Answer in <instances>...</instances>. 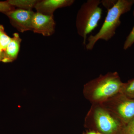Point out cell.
<instances>
[{
  "mask_svg": "<svg viewBox=\"0 0 134 134\" xmlns=\"http://www.w3.org/2000/svg\"><path fill=\"white\" fill-rule=\"evenodd\" d=\"M134 1L118 0L112 8L108 10L103 25L98 32L91 35L85 46L86 50H92L97 42L100 40L108 41L115 35L116 29L121 23V15L131 9Z\"/></svg>",
  "mask_w": 134,
  "mask_h": 134,
  "instance_id": "cell-1",
  "label": "cell"
},
{
  "mask_svg": "<svg viewBox=\"0 0 134 134\" xmlns=\"http://www.w3.org/2000/svg\"><path fill=\"white\" fill-rule=\"evenodd\" d=\"M100 0H88L79 9L76 18L77 32L83 39V44L86 45L87 36L98 25L102 17V9Z\"/></svg>",
  "mask_w": 134,
  "mask_h": 134,
  "instance_id": "cell-2",
  "label": "cell"
},
{
  "mask_svg": "<svg viewBox=\"0 0 134 134\" xmlns=\"http://www.w3.org/2000/svg\"><path fill=\"white\" fill-rule=\"evenodd\" d=\"M125 84L121 81L116 72L101 75L87 85L91 89L93 100L101 101L112 97L121 91Z\"/></svg>",
  "mask_w": 134,
  "mask_h": 134,
  "instance_id": "cell-3",
  "label": "cell"
},
{
  "mask_svg": "<svg viewBox=\"0 0 134 134\" xmlns=\"http://www.w3.org/2000/svg\"><path fill=\"white\" fill-rule=\"evenodd\" d=\"M34 13L32 10L17 9L5 13L11 25L21 32L32 31V21Z\"/></svg>",
  "mask_w": 134,
  "mask_h": 134,
  "instance_id": "cell-4",
  "label": "cell"
},
{
  "mask_svg": "<svg viewBox=\"0 0 134 134\" xmlns=\"http://www.w3.org/2000/svg\"><path fill=\"white\" fill-rule=\"evenodd\" d=\"M53 15L34 13L32 21V31L44 36H50L55 32V24Z\"/></svg>",
  "mask_w": 134,
  "mask_h": 134,
  "instance_id": "cell-5",
  "label": "cell"
},
{
  "mask_svg": "<svg viewBox=\"0 0 134 134\" xmlns=\"http://www.w3.org/2000/svg\"><path fill=\"white\" fill-rule=\"evenodd\" d=\"M94 118L98 128L104 133H113L119 126L118 121L103 108H98L96 110Z\"/></svg>",
  "mask_w": 134,
  "mask_h": 134,
  "instance_id": "cell-6",
  "label": "cell"
},
{
  "mask_svg": "<svg viewBox=\"0 0 134 134\" xmlns=\"http://www.w3.org/2000/svg\"><path fill=\"white\" fill-rule=\"evenodd\" d=\"M74 0H42L38 1L35 6L37 12L47 15H53L58 9L71 6L74 2Z\"/></svg>",
  "mask_w": 134,
  "mask_h": 134,
  "instance_id": "cell-7",
  "label": "cell"
},
{
  "mask_svg": "<svg viewBox=\"0 0 134 134\" xmlns=\"http://www.w3.org/2000/svg\"><path fill=\"white\" fill-rule=\"evenodd\" d=\"M21 41V39L18 33L13 34L11 41L4 52V57L2 62L8 63L13 62L16 59L19 53Z\"/></svg>",
  "mask_w": 134,
  "mask_h": 134,
  "instance_id": "cell-8",
  "label": "cell"
},
{
  "mask_svg": "<svg viewBox=\"0 0 134 134\" xmlns=\"http://www.w3.org/2000/svg\"><path fill=\"white\" fill-rule=\"evenodd\" d=\"M117 111L126 121L133 119L134 118V100L128 99L122 101L118 105Z\"/></svg>",
  "mask_w": 134,
  "mask_h": 134,
  "instance_id": "cell-9",
  "label": "cell"
},
{
  "mask_svg": "<svg viewBox=\"0 0 134 134\" xmlns=\"http://www.w3.org/2000/svg\"><path fill=\"white\" fill-rule=\"evenodd\" d=\"M8 2L14 7L25 10H32L35 8L38 0H8Z\"/></svg>",
  "mask_w": 134,
  "mask_h": 134,
  "instance_id": "cell-10",
  "label": "cell"
},
{
  "mask_svg": "<svg viewBox=\"0 0 134 134\" xmlns=\"http://www.w3.org/2000/svg\"><path fill=\"white\" fill-rule=\"evenodd\" d=\"M11 40V38L5 32L3 26L0 25V41L2 48L4 52Z\"/></svg>",
  "mask_w": 134,
  "mask_h": 134,
  "instance_id": "cell-11",
  "label": "cell"
},
{
  "mask_svg": "<svg viewBox=\"0 0 134 134\" xmlns=\"http://www.w3.org/2000/svg\"><path fill=\"white\" fill-rule=\"evenodd\" d=\"M121 91L128 97L134 98V79L124 84Z\"/></svg>",
  "mask_w": 134,
  "mask_h": 134,
  "instance_id": "cell-12",
  "label": "cell"
},
{
  "mask_svg": "<svg viewBox=\"0 0 134 134\" xmlns=\"http://www.w3.org/2000/svg\"><path fill=\"white\" fill-rule=\"evenodd\" d=\"M134 43V26L132 29V31L130 32L129 35L127 37L124 43L123 48L124 50H127L130 47L132 46V45Z\"/></svg>",
  "mask_w": 134,
  "mask_h": 134,
  "instance_id": "cell-13",
  "label": "cell"
},
{
  "mask_svg": "<svg viewBox=\"0 0 134 134\" xmlns=\"http://www.w3.org/2000/svg\"><path fill=\"white\" fill-rule=\"evenodd\" d=\"M15 9V7L10 5L8 1L0 2V12L5 14Z\"/></svg>",
  "mask_w": 134,
  "mask_h": 134,
  "instance_id": "cell-14",
  "label": "cell"
},
{
  "mask_svg": "<svg viewBox=\"0 0 134 134\" xmlns=\"http://www.w3.org/2000/svg\"><path fill=\"white\" fill-rule=\"evenodd\" d=\"M117 1L114 0H104L100 2L103 6L108 10L114 6Z\"/></svg>",
  "mask_w": 134,
  "mask_h": 134,
  "instance_id": "cell-15",
  "label": "cell"
},
{
  "mask_svg": "<svg viewBox=\"0 0 134 134\" xmlns=\"http://www.w3.org/2000/svg\"><path fill=\"white\" fill-rule=\"evenodd\" d=\"M128 134H134V118L129 121L127 127Z\"/></svg>",
  "mask_w": 134,
  "mask_h": 134,
  "instance_id": "cell-16",
  "label": "cell"
},
{
  "mask_svg": "<svg viewBox=\"0 0 134 134\" xmlns=\"http://www.w3.org/2000/svg\"><path fill=\"white\" fill-rule=\"evenodd\" d=\"M4 51L0 48V62H2L4 57Z\"/></svg>",
  "mask_w": 134,
  "mask_h": 134,
  "instance_id": "cell-17",
  "label": "cell"
},
{
  "mask_svg": "<svg viewBox=\"0 0 134 134\" xmlns=\"http://www.w3.org/2000/svg\"><path fill=\"white\" fill-rule=\"evenodd\" d=\"M87 134H97V133H96L95 132H89V133H88Z\"/></svg>",
  "mask_w": 134,
  "mask_h": 134,
  "instance_id": "cell-18",
  "label": "cell"
},
{
  "mask_svg": "<svg viewBox=\"0 0 134 134\" xmlns=\"http://www.w3.org/2000/svg\"><path fill=\"white\" fill-rule=\"evenodd\" d=\"M0 48H1L2 49V47H1V41H0ZM2 50H3V49H2ZM3 51H4V50H3Z\"/></svg>",
  "mask_w": 134,
  "mask_h": 134,
  "instance_id": "cell-19",
  "label": "cell"
},
{
  "mask_svg": "<svg viewBox=\"0 0 134 134\" xmlns=\"http://www.w3.org/2000/svg\"><path fill=\"white\" fill-rule=\"evenodd\" d=\"M97 134H103L100 133H97Z\"/></svg>",
  "mask_w": 134,
  "mask_h": 134,
  "instance_id": "cell-20",
  "label": "cell"
}]
</instances>
